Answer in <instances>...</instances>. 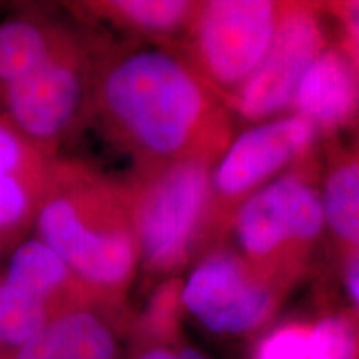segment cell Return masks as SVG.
<instances>
[{"instance_id":"obj_18","label":"cell","mask_w":359,"mask_h":359,"mask_svg":"<svg viewBox=\"0 0 359 359\" xmlns=\"http://www.w3.org/2000/svg\"><path fill=\"white\" fill-rule=\"evenodd\" d=\"M308 327L281 326L258 344L255 359H309Z\"/></svg>"},{"instance_id":"obj_8","label":"cell","mask_w":359,"mask_h":359,"mask_svg":"<svg viewBox=\"0 0 359 359\" xmlns=\"http://www.w3.org/2000/svg\"><path fill=\"white\" fill-rule=\"evenodd\" d=\"M7 255L0 268V359H11L58 311L92 299L37 236L29 235Z\"/></svg>"},{"instance_id":"obj_14","label":"cell","mask_w":359,"mask_h":359,"mask_svg":"<svg viewBox=\"0 0 359 359\" xmlns=\"http://www.w3.org/2000/svg\"><path fill=\"white\" fill-rule=\"evenodd\" d=\"M359 107V82L353 62L336 48L314 58L296 88L291 109L320 133L346 127Z\"/></svg>"},{"instance_id":"obj_2","label":"cell","mask_w":359,"mask_h":359,"mask_svg":"<svg viewBox=\"0 0 359 359\" xmlns=\"http://www.w3.org/2000/svg\"><path fill=\"white\" fill-rule=\"evenodd\" d=\"M32 235L109 308L118 306L140 268L127 183L83 160H52Z\"/></svg>"},{"instance_id":"obj_9","label":"cell","mask_w":359,"mask_h":359,"mask_svg":"<svg viewBox=\"0 0 359 359\" xmlns=\"http://www.w3.org/2000/svg\"><path fill=\"white\" fill-rule=\"evenodd\" d=\"M180 302L206 330L240 334L266 321L276 303L275 285L235 251H210L191 271Z\"/></svg>"},{"instance_id":"obj_16","label":"cell","mask_w":359,"mask_h":359,"mask_svg":"<svg viewBox=\"0 0 359 359\" xmlns=\"http://www.w3.org/2000/svg\"><path fill=\"white\" fill-rule=\"evenodd\" d=\"M321 200L325 222L333 235L359 251V161H339L331 168Z\"/></svg>"},{"instance_id":"obj_21","label":"cell","mask_w":359,"mask_h":359,"mask_svg":"<svg viewBox=\"0 0 359 359\" xmlns=\"http://www.w3.org/2000/svg\"><path fill=\"white\" fill-rule=\"evenodd\" d=\"M133 359H177V354L163 344L150 343L138 348Z\"/></svg>"},{"instance_id":"obj_20","label":"cell","mask_w":359,"mask_h":359,"mask_svg":"<svg viewBox=\"0 0 359 359\" xmlns=\"http://www.w3.org/2000/svg\"><path fill=\"white\" fill-rule=\"evenodd\" d=\"M346 288L359 306V251H354L346 266Z\"/></svg>"},{"instance_id":"obj_4","label":"cell","mask_w":359,"mask_h":359,"mask_svg":"<svg viewBox=\"0 0 359 359\" xmlns=\"http://www.w3.org/2000/svg\"><path fill=\"white\" fill-rule=\"evenodd\" d=\"M308 158L259 188L233 217L240 257L273 285L304 268L325 228L323 200Z\"/></svg>"},{"instance_id":"obj_15","label":"cell","mask_w":359,"mask_h":359,"mask_svg":"<svg viewBox=\"0 0 359 359\" xmlns=\"http://www.w3.org/2000/svg\"><path fill=\"white\" fill-rule=\"evenodd\" d=\"M70 27L69 20L40 4H24L0 20V88L25 75Z\"/></svg>"},{"instance_id":"obj_1","label":"cell","mask_w":359,"mask_h":359,"mask_svg":"<svg viewBox=\"0 0 359 359\" xmlns=\"http://www.w3.org/2000/svg\"><path fill=\"white\" fill-rule=\"evenodd\" d=\"M92 55L90 122L130 155L135 170L217 163L231 143L226 105L182 48L85 30Z\"/></svg>"},{"instance_id":"obj_23","label":"cell","mask_w":359,"mask_h":359,"mask_svg":"<svg viewBox=\"0 0 359 359\" xmlns=\"http://www.w3.org/2000/svg\"><path fill=\"white\" fill-rule=\"evenodd\" d=\"M2 255H4V253H2V251H0V258H2ZM0 268H2V264H0Z\"/></svg>"},{"instance_id":"obj_5","label":"cell","mask_w":359,"mask_h":359,"mask_svg":"<svg viewBox=\"0 0 359 359\" xmlns=\"http://www.w3.org/2000/svg\"><path fill=\"white\" fill-rule=\"evenodd\" d=\"M92 55L87 34L72 24L32 69L0 88V114L48 158L90 123Z\"/></svg>"},{"instance_id":"obj_19","label":"cell","mask_w":359,"mask_h":359,"mask_svg":"<svg viewBox=\"0 0 359 359\" xmlns=\"http://www.w3.org/2000/svg\"><path fill=\"white\" fill-rule=\"evenodd\" d=\"M333 11L338 13L341 22H343L348 50L354 62L359 65V2L336 4Z\"/></svg>"},{"instance_id":"obj_3","label":"cell","mask_w":359,"mask_h":359,"mask_svg":"<svg viewBox=\"0 0 359 359\" xmlns=\"http://www.w3.org/2000/svg\"><path fill=\"white\" fill-rule=\"evenodd\" d=\"M213 167L210 161H180L135 170L125 180L140 268L148 275H172L193 250L203 248Z\"/></svg>"},{"instance_id":"obj_7","label":"cell","mask_w":359,"mask_h":359,"mask_svg":"<svg viewBox=\"0 0 359 359\" xmlns=\"http://www.w3.org/2000/svg\"><path fill=\"white\" fill-rule=\"evenodd\" d=\"M316 128L299 115H290L245 130L231 140L215 163L205 241H217L243 201L286 165L311 158Z\"/></svg>"},{"instance_id":"obj_22","label":"cell","mask_w":359,"mask_h":359,"mask_svg":"<svg viewBox=\"0 0 359 359\" xmlns=\"http://www.w3.org/2000/svg\"><path fill=\"white\" fill-rule=\"evenodd\" d=\"M177 359H210V358H206L205 354H201L200 351H196V349L193 348H182L177 353Z\"/></svg>"},{"instance_id":"obj_13","label":"cell","mask_w":359,"mask_h":359,"mask_svg":"<svg viewBox=\"0 0 359 359\" xmlns=\"http://www.w3.org/2000/svg\"><path fill=\"white\" fill-rule=\"evenodd\" d=\"M198 2L188 0H88L67 2L75 20L109 27L127 39L173 45L185 35Z\"/></svg>"},{"instance_id":"obj_17","label":"cell","mask_w":359,"mask_h":359,"mask_svg":"<svg viewBox=\"0 0 359 359\" xmlns=\"http://www.w3.org/2000/svg\"><path fill=\"white\" fill-rule=\"evenodd\" d=\"M309 359H354L356 338L343 318H325L309 330Z\"/></svg>"},{"instance_id":"obj_12","label":"cell","mask_w":359,"mask_h":359,"mask_svg":"<svg viewBox=\"0 0 359 359\" xmlns=\"http://www.w3.org/2000/svg\"><path fill=\"white\" fill-rule=\"evenodd\" d=\"M111 309L92 299L70 304L11 359H122Z\"/></svg>"},{"instance_id":"obj_10","label":"cell","mask_w":359,"mask_h":359,"mask_svg":"<svg viewBox=\"0 0 359 359\" xmlns=\"http://www.w3.org/2000/svg\"><path fill=\"white\" fill-rule=\"evenodd\" d=\"M325 50L318 7L285 2L275 39L263 64L233 98L230 107L250 122L291 109L296 88L314 58Z\"/></svg>"},{"instance_id":"obj_11","label":"cell","mask_w":359,"mask_h":359,"mask_svg":"<svg viewBox=\"0 0 359 359\" xmlns=\"http://www.w3.org/2000/svg\"><path fill=\"white\" fill-rule=\"evenodd\" d=\"M52 160L0 114V251L4 255L32 235Z\"/></svg>"},{"instance_id":"obj_6","label":"cell","mask_w":359,"mask_h":359,"mask_svg":"<svg viewBox=\"0 0 359 359\" xmlns=\"http://www.w3.org/2000/svg\"><path fill=\"white\" fill-rule=\"evenodd\" d=\"M283 6L273 0L198 2L180 48L226 109L268 55Z\"/></svg>"}]
</instances>
